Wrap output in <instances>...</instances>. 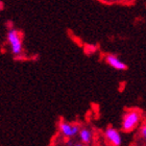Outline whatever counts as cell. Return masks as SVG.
<instances>
[{
  "mask_svg": "<svg viewBox=\"0 0 146 146\" xmlns=\"http://www.w3.org/2000/svg\"><path fill=\"white\" fill-rule=\"evenodd\" d=\"M140 131H141V136H142V138L146 141V124H144V125L141 126Z\"/></svg>",
  "mask_w": 146,
  "mask_h": 146,
  "instance_id": "52a82bcc",
  "label": "cell"
},
{
  "mask_svg": "<svg viewBox=\"0 0 146 146\" xmlns=\"http://www.w3.org/2000/svg\"><path fill=\"white\" fill-rule=\"evenodd\" d=\"M74 146H84V145H82V143H77V144H75Z\"/></svg>",
  "mask_w": 146,
  "mask_h": 146,
  "instance_id": "ba28073f",
  "label": "cell"
},
{
  "mask_svg": "<svg viewBox=\"0 0 146 146\" xmlns=\"http://www.w3.org/2000/svg\"><path fill=\"white\" fill-rule=\"evenodd\" d=\"M7 42L9 44L12 53L16 56H20L23 52V46H22V39L21 35L17 29L12 28L7 31Z\"/></svg>",
  "mask_w": 146,
  "mask_h": 146,
  "instance_id": "6da1fadb",
  "label": "cell"
},
{
  "mask_svg": "<svg viewBox=\"0 0 146 146\" xmlns=\"http://www.w3.org/2000/svg\"><path fill=\"white\" fill-rule=\"evenodd\" d=\"M104 61L108 65H110L112 68L119 71H125L127 70V65L124 62H122L119 58L113 54H107L104 56Z\"/></svg>",
  "mask_w": 146,
  "mask_h": 146,
  "instance_id": "5b68a950",
  "label": "cell"
},
{
  "mask_svg": "<svg viewBox=\"0 0 146 146\" xmlns=\"http://www.w3.org/2000/svg\"><path fill=\"white\" fill-rule=\"evenodd\" d=\"M92 131L89 129V128H82L80 131H79V138H80V141L82 142V144L85 145H89L92 141Z\"/></svg>",
  "mask_w": 146,
  "mask_h": 146,
  "instance_id": "8992f818",
  "label": "cell"
},
{
  "mask_svg": "<svg viewBox=\"0 0 146 146\" xmlns=\"http://www.w3.org/2000/svg\"><path fill=\"white\" fill-rule=\"evenodd\" d=\"M104 137L109 141L110 143L113 144L114 146H121L122 145V137L116 128L110 126L106 128L104 131Z\"/></svg>",
  "mask_w": 146,
  "mask_h": 146,
  "instance_id": "277c9868",
  "label": "cell"
},
{
  "mask_svg": "<svg viewBox=\"0 0 146 146\" xmlns=\"http://www.w3.org/2000/svg\"><path fill=\"white\" fill-rule=\"evenodd\" d=\"M140 122V113L137 110H131L125 114L122 120V131H131L139 125Z\"/></svg>",
  "mask_w": 146,
  "mask_h": 146,
  "instance_id": "7a4b0ae2",
  "label": "cell"
},
{
  "mask_svg": "<svg viewBox=\"0 0 146 146\" xmlns=\"http://www.w3.org/2000/svg\"><path fill=\"white\" fill-rule=\"evenodd\" d=\"M80 129L82 128H80L79 124H70V123L63 121V120L58 122V131L66 138L75 137V136L79 135Z\"/></svg>",
  "mask_w": 146,
  "mask_h": 146,
  "instance_id": "3957f363",
  "label": "cell"
}]
</instances>
